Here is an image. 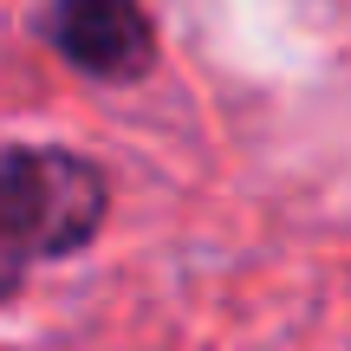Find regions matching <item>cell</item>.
<instances>
[{
    "instance_id": "1",
    "label": "cell",
    "mask_w": 351,
    "mask_h": 351,
    "mask_svg": "<svg viewBox=\"0 0 351 351\" xmlns=\"http://www.w3.org/2000/svg\"><path fill=\"white\" fill-rule=\"evenodd\" d=\"M104 221V176L65 150L0 156V300L26 287L39 261L85 247Z\"/></svg>"
},
{
    "instance_id": "2",
    "label": "cell",
    "mask_w": 351,
    "mask_h": 351,
    "mask_svg": "<svg viewBox=\"0 0 351 351\" xmlns=\"http://www.w3.org/2000/svg\"><path fill=\"white\" fill-rule=\"evenodd\" d=\"M46 33L85 78H137L156 52L137 0H52Z\"/></svg>"
}]
</instances>
